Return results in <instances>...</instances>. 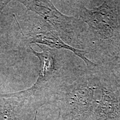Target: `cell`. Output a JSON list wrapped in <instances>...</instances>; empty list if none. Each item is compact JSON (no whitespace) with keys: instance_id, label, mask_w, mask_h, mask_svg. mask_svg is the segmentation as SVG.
Instances as JSON below:
<instances>
[{"instance_id":"1","label":"cell","mask_w":120,"mask_h":120,"mask_svg":"<svg viewBox=\"0 0 120 120\" xmlns=\"http://www.w3.org/2000/svg\"><path fill=\"white\" fill-rule=\"evenodd\" d=\"M79 16L86 26L83 50L88 52L91 61L104 66L120 51V21L116 0L104 1L92 9L81 4Z\"/></svg>"},{"instance_id":"2","label":"cell","mask_w":120,"mask_h":120,"mask_svg":"<svg viewBox=\"0 0 120 120\" xmlns=\"http://www.w3.org/2000/svg\"><path fill=\"white\" fill-rule=\"evenodd\" d=\"M100 66L87 67L74 83L59 94L60 120H88L101 97Z\"/></svg>"},{"instance_id":"3","label":"cell","mask_w":120,"mask_h":120,"mask_svg":"<svg viewBox=\"0 0 120 120\" xmlns=\"http://www.w3.org/2000/svg\"><path fill=\"white\" fill-rule=\"evenodd\" d=\"M23 4L41 15L51 25L58 34L67 41L82 49L85 47V35L86 26L79 17L66 16L57 10L51 1H21Z\"/></svg>"},{"instance_id":"4","label":"cell","mask_w":120,"mask_h":120,"mask_svg":"<svg viewBox=\"0 0 120 120\" xmlns=\"http://www.w3.org/2000/svg\"><path fill=\"white\" fill-rule=\"evenodd\" d=\"M101 97L88 120H120V87L111 73L100 66Z\"/></svg>"},{"instance_id":"5","label":"cell","mask_w":120,"mask_h":120,"mask_svg":"<svg viewBox=\"0 0 120 120\" xmlns=\"http://www.w3.org/2000/svg\"><path fill=\"white\" fill-rule=\"evenodd\" d=\"M32 38H34L36 42L46 45L51 47L71 51L75 55L83 60L85 63L86 66L88 68H95L98 66V64L91 61L88 58V53L87 51L83 49H78L77 48L73 47L71 45L64 43L60 38L58 34H56L55 31H49L40 32L36 34L35 36L33 37Z\"/></svg>"},{"instance_id":"6","label":"cell","mask_w":120,"mask_h":120,"mask_svg":"<svg viewBox=\"0 0 120 120\" xmlns=\"http://www.w3.org/2000/svg\"><path fill=\"white\" fill-rule=\"evenodd\" d=\"M33 52L40 60L41 70L38 83L44 84L55 77L57 71L55 55L49 49H43V52L37 53Z\"/></svg>"},{"instance_id":"7","label":"cell","mask_w":120,"mask_h":120,"mask_svg":"<svg viewBox=\"0 0 120 120\" xmlns=\"http://www.w3.org/2000/svg\"><path fill=\"white\" fill-rule=\"evenodd\" d=\"M103 67L111 73L120 87V51L110 62Z\"/></svg>"},{"instance_id":"8","label":"cell","mask_w":120,"mask_h":120,"mask_svg":"<svg viewBox=\"0 0 120 120\" xmlns=\"http://www.w3.org/2000/svg\"><path fill=\"white\" fill-rule=\"evenodd\" d=\"M117 1V12L118 17L120 21V0H116Z\"/></svg>"}]
</instances>
